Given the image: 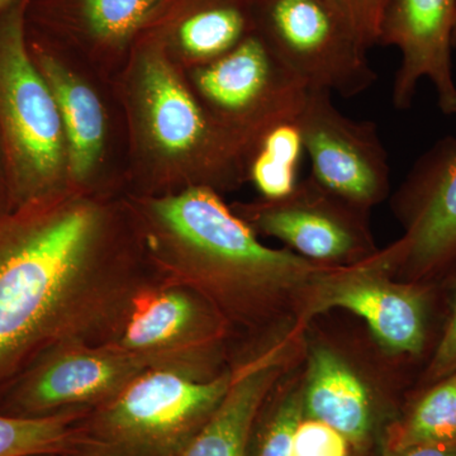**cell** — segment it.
I'll use <instances>...</instances> for the list:
<instances>
[{"mask_svg": "<svg viewBox=\"0 0 456 456\" xmlns=\"http://www.w3.org/2000/svg\"><path fill=\"white\" fill-rule=\"evenodd\" d=\"M350 18L368 49L379 44L380 26L388 0H336Z\"/></svg>", "mask_w": 456, "mask_h": 456, "instance_id": "26", "label": "cell"}, {"mask_svg": "<svg viewBox=\"0 0 456 456\" xmlns=\"http://www.w3.org/2000/svg\"><path fill=\"white\" fill-rule=\"evenodd\" d=\"M452 46H456V20H455V27L454 33H452Z\"/></svg>", "mask_w": 456, "mask_h": 456, "instance_id": "30", "label": "cell"}, {"mask_svg": "<svg viewBox=\"0 0 456 456\" xmlns=\"http://www.w3.org/2000/svg\"><path fill=\"white\" fill-rule=\"evenodd\" d=\"M332 308L362 317L392 355L419 359L434 351V318L444 303L439 281L410 283L393 277L384 250L353 265L330 266L312 288L301 318Z\"/></svg>", "mask_w": 456, "mask_h": 456, "instance_id": "7", "label": "cell"}, {"mask_svg": "<svg viewBox=\"0 0 456 456\" xmlns=\"http://www.w3.org/2000/svg\"><path fill=\"white\" fill-rule=\"evenodd\" d=\"M18 0H0V14L3 13V12L7 11L9 7H12V5L16 4Z\"/></svg>", "mask_w": 456, "mask_h": 456, "instance_id": "29", "label": "cell"}, {"mask_svg": "<svg viewBox=\"0 0 456 456\" xmlns=\"http://www.w3.org/2000/svg\"><path fill=\"white\" fill-rule=\"evenodd\" d=\"M379 456H456V445L413 446V448L383 452Z\"/></svg>", "mask_w": 456, "mask_h": 456, "instance_id": "27", "label": "cell"}, {"mask_svg": "<svg viewBox=\"0 0 456 456\" xmlns=\"http://www.w3.org/2000/svg\"><path fill=\"white\" fill-rule=\"evenodd\" d=\"M88 410L77 408L44 417L0 413V456L64 455L73 439L75 425Z\"/></svg>", "mask_w": 456, "mask_h": 456, "instance_id": "23", "label": "cell"}, {"mask_svg": "<svg viewBox=\"0 0 456 456\" xmlns=\"http://www.w3.org/2000/svg\"><path fill=\"white\" fill-rule=\"evenodd\" d=\"M452 445H456V371L417 389L387 432L382 452Z\"/></svg>", "mask_w": 456, "mask_h": 456, "instance_id": "20", "label": "cell"}, {"mask_svg": "<svg viewBox=\"0 0 456 456\" xmlns=\"http://www.w3.org/2000/svg\"><path fill=\"white\" fill-rule=\"evenodd\" d=\"M142 31L163 42L174 64L191 70L255 32L254 0H174L173 16H151Z\"/></svg>", "mask_w": 456, "mask_h": 456, "instance_id": "18", "label": "cell"}, {"mask_svg": "<svg viewBox=\"0 0 456 456\" xmlns=\"http://www.w3.org/2000/svg\"><path fill=\"white\" fill-rule=\"evenodd\" d=\"M232 379V367L212 378L176 368L147 370L89 408L61 456H182Z\"/></svg>", "mask_w": 456, "mask_h": 456, "instance_id": "4", "label": "cell"}, {"mask_svg": "<svg viewBox=\"0 0 456 456\" xmlns=\"http://www.w3.org/2000/svg\"><path fill=\"white\" fill-rule=\"evenodd\" d=\"M307 365L305 419L338 432L354 455L379 456L402 406L371 388L349 360L329 345H311Z\"/></svg>", "mask_w": 456, "mask_h": 456, "instance_id": "16", "label": "cell"}, {"mask_svg": "<svg viewBox=\"0 0 456 456\" xmlns=\"http://www.w3.org/2000/svg\"><path fill=\"white\" fill-rule=\"evenodd\" d=\"M123 203L151 274L200 294L232 332L260 329L294 308L301 316L330 268L264 245L211 188L158 197L126 193Z\"/></svg>", "mask_w": 456, "mask_h": 456, "instance_id": "2", "label": "cell"}, {"mask_svg": "<svg viewBox=\"0 0 456 456\" xmlns=\"http://www.w3.org/2000/svg\"><path fill=\"white\" fill-rule=\"evenodd\" d=\"M455 20L456 0H388L378 45L397 47L401 53L392 89L397 110H410L419 82L428 79L441 112L456 116L452 65Z\"/></svg>", "mask_w": 456, "mask_h": 456, "instance_id": "15", "label": "cell"}, {"mask_svg": "<svg viewBox=\"0 0 456 456\" xmlns=\"http://www.w3.org/2000/svg\"><path fill=\"white\" fill-rule=\"evenodd\" d=\"M27 5L0 14V140L13 208L70 189L61 116L29 53Z\"/></svg>", "mask_w": 456, "mask_h": 456, "instance_id": "5", "label": "cell"}, {"mask_svg": "<svg viewBox=\"0 0 456 456\" xmlns=\"http://www.w3.org/2000/svg\"><path fill=\"white\" fill-rule=\"evenodd\" d=\"M439 283L444 303L443 325L430 359L419 377V388L456 371V263L439 279Z\"/></svg>", "mask_w": 456, "mask_h": 456, "instance_id": "24", "label": "cell"}, {"mask_svg": "<svg viewBox=\"0 0 456 456\" xmlns=\"http://www.w3.org/2000/svg\"><path fill=\"white\" fill-rule=\"evenodd\" d=\"M156 368L183 369L204 378L218 374L173 354L128 353L104 344L62 345L45 354L2 395L0 413L44 417L92 408Z\"/></svg>", "mask_w": 456, "mask_h": 456, "instance_id": "9", "label": "cell"}, {"mask_svg": "<svg viewBox=\"0 0 456 456\" xmlns=\"http://www.w3.org/2000/svg\"><path fill=\"white\" fill-rule=\"evenodd\" d=\"M28 46L61 116L70 189L122 197L128 189V136L114 80L73 50L29 29Z\"/></svg>", "mask_w": 456, "mask_h": 456, "instance_id": "6", "label": "cell"}, {"mask_svg": "<svg viewBox=\"0 0 456 456\" xmlns=\"http://www.w3.org/2000/svg\"><path fill=\"white\" fill-rule=\"evenodd\" d=\"M255 32L308 88L351 98L378 77L336 0H254Z\"/></svg>", "mask_w": 456, "mask_h": 456, "instance_id": "8", "label": "cell"}, {"mask_svg": "<svg viewBox=\"0 0 456 456\" xmlns=\"http://www.w3.org/2000/svg\"><path fill=\"white\" fill-rule=\"evenodd\" d=\"M184 73L216 121L255 141L279 123L296 121L307 97L308 86L256 32L218 59Z\"/></svg>", "mask_w": 456, "mask_h": 456, "instance_id": "10", "label": "cell"}, {"mask_svg": "<svg viewBox=\"0 0 456 456\" xmlns=\"http://www.w3.org/2000/svg\"><path fill=\"white\" fill-rule=\"evenodd\" d=\"M232 335L208 302L183 285L152 275L119 317L104 345L128 353L173 354L220 369L224 347Z\"/></svg>", "mask_w": 456, "mask_h": 456, "instance_id": "14", "label": "cell"}, {"mask_svg": "<svg viewBox=\"0 0 456 456\" xmlns=\"http://www.w3.org/2000/svg\"><path fill=\"white\" fill-rule=\"evenodd\" d=\"M303 419V383L273 389L251 425L245 456H294Z\"/></svg>", "mask_w": 456, "mask_h": 456, "instance_id": "22", "label": "cell"}, {"mask_svg": "<svg viewBox=\"0 0 456 456\" xmlns=\"http://www.w3.org/2000/svg\"><path fill=\"white\" fill-rule=\"evenodd\" d=\"M311 178L351 206L369 211L391 188L388 154L377 123L341 112L327 90L308 88L296 121Z\"/></svg>", "mask_w": 456, "mask_h": 456, "instance_id": "13", "label": "cell"}, {"mask_svg": "<svg viewBox=\"0 0 456 456\" xmlns=\"http://www.w3.org/2000/svg\"><path fill=\"white\" fill-rule=\"evenodd\" d=\"M114 86L127 126V193L158 197L206 187L224 196L248 183L259 141L207 112L152 33L141 31Z\"/></svg>", "mask_w": 456, "mask_h": 456, "instance_id": "3", "label": "cell"}, {"mask_svg": "<svg viewBox=\"0 0 456 456\" xmlns=\"http://www.w3.org/2000/svg\"><path fill=\"white\" fill-rule=\"evenodd\" d=\"M354 454L340 435L321 422L305 419L297 432L294 456H350Z\"/></svg>", "mask_w": 456, "mask_h": 456, "instance_id": "25", "label": "cell"}, {"mask_svg": "<svg viewBox=\"0 0 456 456\" xmlns=\"http://www.w3.org/2000/svg\"><path fill=\"white\" fill-rule=\"evenodd\" d=\"M164 0H28L27 25L116 79Z\"/></svg>", "mask_w": 456, "mask_h": 456, "instance_id": "17", "label": "cell"}, {"mask_svg": "<svg viewBox=\"0 0 456 456\" xmlns=\"http://www.w3.org/2000/svg\"><path fill=\"white\" fill-rule=\"evenodd\" d=\"M12 209H13V203H12L11 187H9L7 163H5L4 150L0 140V217L7 215Z\"/></svg>", "mask_w": 456, "mask_h": 456, "instance_id": "28", "label": "cell"}, {"mask_svg": "<svg viewBox=\"0 0 456 456\" xmlns=\"http://www.w3.org/2000/svg\"><path fill=\"white\" fill-rule=\"evenodd\" d=\"M283 344L233 368V379L220 407L182 456H245L248 432L284 369Z\"/></svg>", "mask_w": 456, "mask_h": 456, "instance_id": "19", "label": "cell"}, {"mask_svg": "<svg viewBox=\"0 0 456 456\" xmlns=\"http://www.w3.org/2000/svg\"><path fill=\"white\" fill-rule=\"evenodd\" d=\"M403 236L386 248L393 277L439 281L456 263V139L435 143L417 160L393 200Z\"/></svg>", "mask_w": 456, "mask_h": 456, "instance_id": "11", "label": "cell"}, {"mask_svg": "<svg viewBox=\"0 0 456 456\" xmlns=\"http://www.w3.org/2000/svg\"><path fill=\"white\" fill-rule=\"evenodd\" d=\"M151 277L123 196L69 189L0 217V398L49 351L104 344Z\"/></svg>", "mask_w": 456, "mask_h": 456, "instance_id": "1", "label": "cell"}, {"mask_svg": "<svg viewBox=\"0 0 456 456\" xmlns=\"http://www.w3.org/2000/svg\"><path fill=\"white\" fill-rule=\"evenodd\" d=\"M26 456H61L60 454H32V455H26Z\"/></svg>", "mask_w": 456, "mask_h": 456, "instance_id": "31", "label": "cell"}, {"mask_svg": "<svg viewBox=\"0 0 456 456\" xmlns=\"http://www.w3.org/2000/svg\"><path fill=\"white\" fill-rule=\"evenodd\" d=\"M231 207L257 236L274 237L320 265H353L378 253L368 212L330 193L311 176L279 200L259 197Z\"/></svg>", "mask_w": 456, "mask_h": 456, "instance_id": "12", "label": "cell"}, {"mask_svg": "<svg viewBox=\"0 0 456 456\" xmlns=\"http://www.w3.org/2000/svg\"><path fill=\"white\" fill-rule=\"evenodd\" d=\"M305 146L294 121L279 123L261 136L248 165V183L264 200L292 193L299 183Z\"/></svg>", "mask_w": 456, "mask_h": 456, "instance_id": "21", "label": "cell"}]
</instances>
